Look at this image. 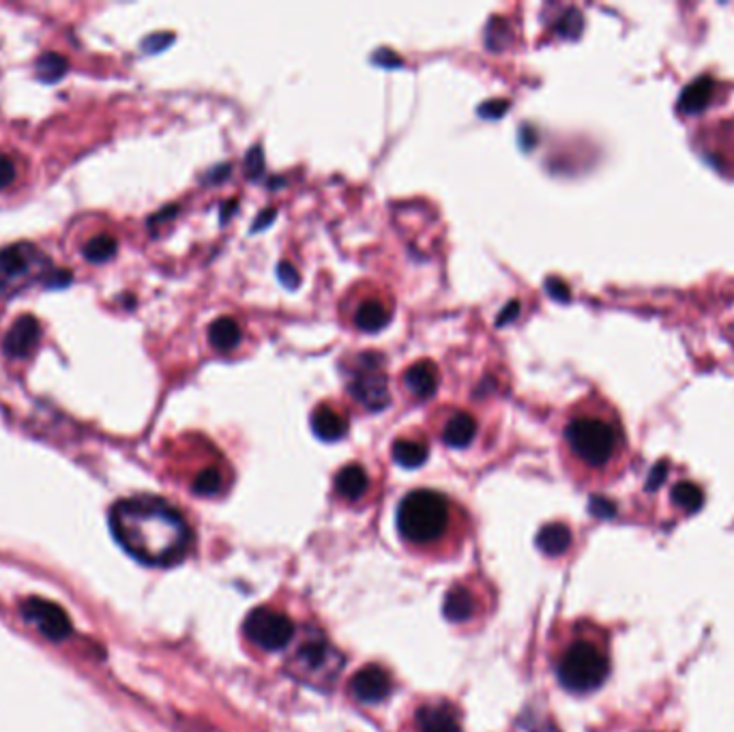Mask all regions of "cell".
<instances>
[{
    "label": "cell",
    "mask_w": 734,
    "mask_h": 732,
    "mask_svg": "<svg viewBox=\"0 0 734 732\" xmlns=\"http://www.w3.org/2000/svg\"><path fill=\"white\" fill-rule=\"evenodd\" d=\"M35 73L42 82H58L67 73V58L60 57L57 53H46L37 58L35 62Z\"/></svg>",
    "instance_id": "obj_25"
},
{
    "label": "cell",
    "mask_w": 734,
    "mask_h": 732,
    "mask_svg": "<svg viewBox=\"0 0 734 732\" xmlns=\"http://www.w3.org/2000/svg\"><path fill=\"white\" fill-rule=\"evenodd\" d=\"M350 689H352V696L361 702H368V705H376V702H383L392 689H394V681L389 673L381 666H365L361 669L357 675L352 676V683H350Z\"/></svg>",
    "instance_id": "obj_11"
},
{
    "label": "cell",
    "mask_w": 734,
    "mask_h": 732,
    "mask_svg": "<svg viewBox=\"0 0 734 732\" xmlns=\"http://www.w3.org/2000/svg\"><path fill=\"white\" fill-rule=\"evenodd\" d=\"M116 542L140 563L170 567L185 559L191 531L185 518L162 499L133 497L110 511Z\"/></svg>",
    "instance_id": "obj_1"
},
{
    "label": "cell",
    "mask_w": 734,
    "mask_h": 732,
    "mask_svg": "<svg viewBox=\"0 0 734 732\" xmlns=\"http://www.w3.org/2000/svg\"><path fill=\"white\" fill-rule=\"evenodd\" d=\"M247 172L249 176H258L263 172V155H260V149H254L249 155H247Z\"/></svg>",
    "instance_id": "obj_32"
},
{
    "label": "cell",
    "mask_w": 734,
    "mask_h": 732,
    "mask_svg": "<svg viewBox=\"0 0 734 732\" xmlns=\"http://www.w3.org/2000/svg\"><path fill=\"white\" fill-rule=\"evenodd\" d=\"M71 280V274L69 271H55L50 278H48V286H67Z\"/></svg>",
    "instance_id": "obj_34"
},
{
    "label": "cell",
    "mask_w": 734,
    "mask_h": 732,
    "mask_svg": "<svg viewBox=\"0 0 734 732\" xmlns=\"http://www.w3.org/2000/svg\"><path fill=\"white\" fill-rule=\"evenodd\" d=\"M116 249H118L116 239L110 236V234H102V236H93V239L84 245L82 254H84V258H86L89 263H95V265H97V263H108L110 258H114Z\"/></svg>",
    "instance_id": "obj_24"
},
{
    "label": "cell",
    "mask_w": 734,
    "mask_h": 732,
    "mask_svg": "<svg viewBox=\"0 0 734 732\" xmlns=\"http://www.w3.org/2000/svg\"><path fill=\"white\" fill-rule=\"evenodd\" d=\"M243 339V332L238 327V323L230 316H222L218 321L211 323L209 327V344L220 350V352H230L234 350Z\"/></svg>",
    "instance_id": "obj_21"
},
{
    "label": "cell",
    "mask_w": 734,
    "mask_h": 732,
    "mask_svg": "<svg viewBox=\"0 0 734 732\" xmlns=\"http://www.w3.org/2000/svg\"><path fill=\"white\" fill-rule=\"evenodd\" d=\"M394 307L396 303L387 290L368 286V292H363L352 303L350 323L363 334H378L392 323Z\"/></svg>",
    "instance_id": "obj_8"
},
{
    "label": "cell",
    "mask_w": 734,
    "mask_h": 732,
    "mask_svg": "<svg viewBox=\"0 0 734 732\" xmlns=\"http://www.w3.org/2000/svg\"><path fill=\"white\" fill-rule=\"evenodd\" d=\"M417 732H462L459 713L447 702L423 705L417 716Z\"/></svg>",
    "instance_id": "obj_14"
},
{
    "label": "cell",
    "mask_w": 734,
    "mask_h": 732,
    "mask_svg": "<svg viewBox=\"0 0 734 732\" xmlns=\"http://www.w3.org/2000/svg\"><path fill=\"white\" fill-rule=\"evenodd\" d=\"M584 26V20L578 9H567L566 13L557 22V33L566 39H575Z\"/></svg>",
    "instance_id": "obj_27"
},
{
    "label": "cell",
    "mask_w": 734,
    "mask_h": 732,
    "mask_svg": "<svg viewBox=\"0 0 734 732\" xmlns=\"http://www.w3.org/2000/svg\"><path fill=\"white\" fill-rule=\"evenodd\" d=\"M509 111V102L505 100H497V102H490V104H483L479 108V114L481 116H488V118H499Z\"/></svg>",
    "instance_id": "obj_28"
},
{
    "label": "cell",
    "mask_w": 734,
    "mask_h": 732,
    "mask_svg": "<svg viewBox=\"0 0 734 732\" xmlns=\"http://www.w3.org/2000/svg\"><path fill=\"white\" fill-rule=\"evenodd\" d=\"M53 276L50 258L33 243H15L0 249V292L15 294Z\"/></svg>",
    "instance_id": "obj_5"
},
{
    "label": "cell",
    "mask_w": 734,
    "mask_h": 732,
    "mask_svg": "<svg viewBox=\"0 0 734 732\" xmlns=\"http://www.w3.org/2000/svg\"><path fill=\"white\" fill-rule=\"evenodd\" d=\"M718 93V82L709 75L694 80L678 97V111L687 116L700 114L707 111Z\"/></svg>",
    "instance_id": "obj_17"
},
{
    "label": "cell",
    "mask_w": 734,
    "mask_h": 732,
    "mask_svg": "<svg viewBox=\"0 0 734 732\" xmlns=\"http://www.w3.org/2000/svg\"><path fill=\"white\" fill-rule=\"evenodd\" d=\"M343 666V660L334 644H329L323 636L305 638L290 660L292 675L312 681L314 685H323L334 681Z\"/></svg>",
    "instance_id": "obj_6"
},
{
    "label": "cell",
    "mask_w": 734,
    "mask_h": 732,
    "mask_svg": "<svg viewBox=\"0 0 734 732\" xmlns=\"http://www.w3.org/2000/svg\"><path fill=\"white\" fill-rule=\"evenodd\" d=\"M22 615L50 640L60 642L71 634V620L55 602L31 597L22 604Z\"/></svg>",
    "instance_id": "obj_10"
},
{
    "label": "cell",
    "mask_w": 734,
    "mask_h": 732,
    "mask_svg": "<svg viewBox=\"0 0 734 732\" xmlns=\"http://www.w3.org/2000/svg\"><path fill=\"white\" fill-rule=\"evenodd\" d=\"M537 546L548 557H561L571 546V531L566 524H548L537 535Z\"/></svg>",
    "instance_id": "obj_22"
},
{
    "label": "cell",
    "mask_w": 734,
    "mask_h": 732,
    "mask_svg": "<svg viewBox=\"0 0 734 732\" xmlns=\"http://www.w3.org/2000/svg\"><path fill=\"white\" fill-rule=\"evenodd\" d=\"M278 274H280V280H282L288 288H296V283H299V276H296V271L292 269V265H288V263H282L280 265V269H278Z\"/></svg>",
    "instance_id": "obj_31"
},
{
    "label": "cell",
    "mask_w": 734,
    "mask_h": 732,
    "mask_svg": "<svg viewBox=\"0 0 734 732\" xmlns=\"http://www.w3.org/2000/svg\"><path fill=\"white\" fill-rule=\"evenodd\" d=\"M370 488V477L361 464H346L336 475V492L346 501H359Z\"/></svg>",
    "instance_id": "obj_18"
},
{
    "label": "cell",
    "mask_w": 734,
    "mask_h": 732,
    "mask_svg": "<svg viewBox=\"0 0 734 732\" xmlns=\"http://www.w3.org/2000/svg\"><path fill=\"white\" fill-rule=\"evenodd\" d=\"M13 178H15V166H13V162H11L9 158L0 155V189H2V187H9V185L13 183Z\"/></svg>",
    "instance_id": "obj_29"
},
{
    "label": "cell",
    "mask_w": 734,
    "mask_h": 732,
    "mask_svg": "<svg viewBox=\"0 0 734 732\" xmlns=\"http://www.w3.org/2000/svg\"><path fill=\"white\" fill-rule=\"evenodd\" d=\"M441 437H443L445 445H450L453 450H464L477 437V419L470 413L455 408L447 415V419L443 423V430H441Z\"/></svg>",
    "instance_id": "obj_15"
},
{
    "label": "cell",
    "mask_w": 734,
    "mask_h": 732,
    "mask_svg": "<svg viewBox=\"0 0 734 732\" xmlns=\"http://www.w3.org/2000/svg\"><path fill=\"white\" fill-rule=\"evenodd\" d=\"M548 288H550V290H555V292H552V297H559V299H567V297H569V294H567V286H563V283L559 282V280H557V282H555V280H550V282H548Z\"/></svg>",
    "instance_id": "obj_35"
},
{
    "label": "cell",
    "mask_w": 734,
    "mask_h": 732,
    "mask_svg": "<svg viewBox=\"0 0 734 732\" xmlns=\"http://www.w3.org/2000/svg\"><path fill=\"white\" fill-rule=\"evenodd\" d=\"M348 417L331 402H323L312 413V430L318 439L334 443L348 434Z\"/></svg>",
    "instance_id": "obj_13"
},
{
    "label": "cell",
    "mask_w": 734,
    "mask_h": 732,
    "mask_svg": "<svg viewBox=\"0 0 734 732\" xmlns=\"http://www.w3.org/2000/svg\"><path fill=\"white\" fill-rule=\"evenodd\" d=\"M42 339V327L35 316H20L2 339V348L11 359H26Z\"/></svg>",
    "instance_id": "obj_12"
},
{
    "label": "cell",
    "mask_w": 734,
    "mask_h": 732,
    "mask_svg": "<svg viewBox=\"0 0 734 732\" xmlns=\"http://www.w3.org/2000/svg\"><path fill=\"white\" fill-rule=\"evenodd\" d=\"M245 634L252 644L265 651H280L294 638V623L280 611L256 608L245 619Z\"/></svg>",
    "instance_id": "obj_7"
},
{
    "label": "cell",
    "mask_w": 734,
    "mask_h": 732,
    "mask_svg": "<svg viewBox=\"0 0 734 732\" xmlns=\"http://www.w3.org/2000/svg\"><path fill=\"white\" fill-rule=\"evenodd\" d=\"M392 455L399 466L417 468L428 460L430 448L428 441L421 437H399L392 448Z\"/></svg>",
    "instance_id": "obj_19"
},
{
    "label": "cell",
    "mask_w": 734,
    "mask_h": 732,
    "mask_svg": "<svg viewBox=\"0 0 734 732\" xmlns=\"http://www.w3.org/2000/svg\"><path fill=\"white\" fill-rule=\"evenodd\" d=\"M452 524V503L434 490H415L397 508V531L408 544L439 542Z\"/></svg>",
    "instance_id": "obj_3"
},
{
    "label": "cell",
    "mask_w": 734,
    "mask_h": 732,
    "mask_svg": "<svg viewBox=\"0 0 734 732\" xmlns=\"http://www.w3.org/2000/svg\"><path fill=\"white\" fill-rule=\"evenodd\" d=\"M168 44H172V35H166V33L164 35H153L144 42V50L153 55V53H160L162 48H166Z\"/></svg>",
    "instance_id": "obj_30"
},
{
    "label": "cell",
    "mask_w": 734,
    "mask_h": 732,
    "mask_svg": "<svg viewBox=\"0 0 734 732\" xmlns=\"http://www.w3.org/2000/svg\"><path fill=\"white\" fill-rule=\"evenodd\" d=\"M610 673V658L606 644L593 638H578L569 642L557 662L561 685L573 694H591L604 685Z\"/></svg>",
    "instance_id": "obj_4"
},
{
    "label": "cell",
    "mask_w": 734,
    "mask_h": 732,
    "mask_svg": "<svg viewBox=\"0 0 734 732\" xmlns=\"http://www.w3.org/2000/svg\"><path fill=\"white\" fill-rule=\"evenodd\" d=\"M515 316H517V301H511V303H509L508 310H505V312L499 316V321H497V323H499V327H503V325H508L509 321H511V318H515Z\"/></svg>",
    "instance_id": "obj_33"
},
{
    "label": "cell",
    "mask_w": 734,
    "mask_h": 732,
    "mask_svg": "<svg viewBox=\"0 0 734 732\" xmlns=\"http://www.w3.org/2000/svg\"><path fill=\"white\" fill-rule=\"evenodd\" d=\"M370 359H372V352L361 355V365L352 383L348 385V390H350V395L359 399L365 408L383 410L392 402L389 390H387V376L378 370L383 359L381 357L376 361H370Z\"/></svg>",
    "instance_id": "obj_9"
},
{
    "label": "cell",
    "mask_w": 734,
    "mask_h": 732,
    "mask_svg": "<svg viewBox=\"0 0 734 732\" xmlns=\"http://www.w3.org/2000/svg\"><path fill=\"white\" fill-rule=\"evenodd\" d=\"M567 450L586 468H606L621 453L622 432L608 413L578 410L566 426Z\"/></svg>",
    "instance_id": "obj_2"
},
{
    "label": "cell",
    "mask_w": 734,
    "mask_h": 732,
    "mask_svg": "<svg viewBox=\"0 0 734 732\" xmlns=\"http://www.w3.org/2000/svg\"><path fill=\"white\" fill-rule=\"evenodd\" d=\"M401 381H404V387L412 394V397L428 399L439 390V368L428 359L417 361L404 372Z\"/></svg>",
    "instance_id": "obj_16"
},
{
    "label": "cell",
    "mask_w": 734,
    "mask_h": 732,
    "mask_svg": "<svg viewBox=\"0 0 734 732\" xmlns=\"http://www.w3.org/2000/svg\"><path fill=\"white\" fill-rule=\"evenodd\" d=\"M228 486L226 468L220 464H209L198 470V475L191 481V490L198 497H218L224 492Z\"/></svg>",
    "instance_id": "obj_20"
},
{
    "label": "cell",
    "mask_w": 734,
    "mask_h": 732,
    "mask_svg": "<svg viewBox=\"0 0 734 732\" xmlns=\"http://www.w3.org/2000/svg\"><path fill=\"white\" fill-rule=\"evenodd\" d=\"M443 611H445V617L453 623H466L475 615L477 604H475L473 593L466 586H455L447 593Z\"/></svg>",
    "instance_id": "obj_23"
},
{
    "label": "cell",
    "mask_w": 734,
    "mask_h": 732,
    "mask_svg": "<svg viewBox=\"0 0 734 732\" xmlns=\"http://www.w3.org/2000/svg\"><path fill=\"white\" fill-rule=\"evenodd\" d=\"M673 501L677 503L678 508L685 509L687 513H694L698 509L702 508L704 503V495L702 490L696 486V484H677L675 490H673Z\"/></svg>",
    "instance_id": "obj_26"
}]
</instances>
